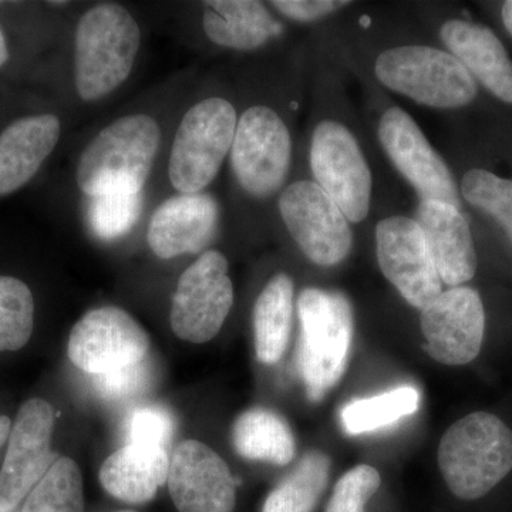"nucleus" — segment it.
Returning a JSON list of instances; mask_svg holds the SVG:
<instances>
[{"mask_svg": "<svg viewBox=\"0 0 512 512\" xmlns=\"http://www.w3.org/2000/svg\"><path fill=\"white\" fill-rule=\"evenodd\" d=\"M232 443L239 456L276 466L291 463L296 453L295 436L284 417L262 407L238 417L232 429Z\"/></svg>", "mask_w": 512, "mask_h": 512, "instance_id": "nucleus-24", "label": "nucleus"}, {"mask_svg": "<svg viewBox=\"0 0 512 512\" xmlns=\"http://www.w3.org/2000/svg\"><path fill=\"white\" fill-rule=\"evenodd\" d=\"M311 168L315 183L338 204L349 222L365 220L372 201V173L356 137L345 124L323 120L316 126Z\"/></svg>", "mask_w": 512, "mask_h": 512, "instance_id": "nucleus-8", "label": "nucleus"}, {"mask_svg": "<svg viewBox=\"0 0 512 512\" xmlns=\"http://www.w3.org/2000/svg\"><path fill=\"white\" fill-rule=\"evenodd\" d=\"M298 367L309 399L319 402L342 379L353 340V311L340 292L318 288L299 295Z\"/></svg>", "mask_w": 512, "mask_h": 512, "instance_id": "nucleus-4", "label": "nucleus"}, {"mask_svg": "<svg viewBox=\"0 0 512 512\" xmlns=\"http://www.w3.org/2000/svg\"><path fill=\"white\" fill-rule=\"evenodd\" d=\"M293 281L286 274L275 275L259 293L254 306L255 350L259 362L274 365L284 356L291 338Z\"/></svg>", "mask_w": 512, "mask_h": 512, "instance_id": "nucleus-23", "label": "nucleus"}, {"mask_svg": "<svg viewBox=\"0 0 512 512\" xmlns=\"http://www.w3.org/2000/svg\"><path fill=\"white\" fill-rule=\"evenodd\" d=\"M232 305L234 285L227 258L210 249L178 279L171 302V329L185 342H210L220 333Z\"/></svg>", "mask_w": 512, "mask_h": 512, "instance_id": "nucleus-9", "label": "nucleus"}, {"mask_svg": "<svg viewBox=\"0 0 512 512\" xmlns=\"http://www.w3.org/2000/svg\"><path fill=\"white\" fill-rule=\"evenodd\" d=\"M80 468L72 458L59 457L40 483L30 491L20 512H83Z\"/></svg>", "mask_w": 512, "mask_h": 512, "instance_id": "nucleus-27", "label": "nucleus"}, {"mask_svg": "<svg viewBox=\"0 0 512 512\" xmlns=\"http://www.w3.org/2000/svg\"><path fill=\"white\" fill-rule=\"evenodd\" d=\"M35 325V301L25 282L0 276V352L28 345Z\"/></svg>", "mask_w": 512, "mask_h": 512, "instance_id": "nucleus-28", "label": "nucleus"}, {"mask_svg": "<svg viewBox=\"0 0 512 512\" xmlns=\"http://www.w3.org/2000/svg\"><path fill=\"white\" fill-rule=\"evenodd\" d=\"M94 387L101 397L113 402L134 399L147 389L151 380V367L147 359L93 376Z\"/></svg>", "mask_w": 512, "mask_h": 512, "instance_id": "nucleus-33", "label": "nucleus"}, {"mask_svg": "<svg viewBox=\"0 0 512 512\" xmlns=\"http://www.w3.org/2000/svg\"><path fill=\"white\" fill-rule=\"evenodd\" d=\"M150 339L130 313L117 306L87 312L70 332L67 353L77 369L92 376L147 359Z\"/></svg>", "mask_w": 512, "mask_h": 512, "instance_id": "nucleus-12", "label": "nucleus"}, {"mask_svg": "<svg viewBox=\"0 0 512 512\" xmlns=\"http://www.w3.org/2000/svg\"><path fill=\"white\" fill-rule=\"evenodd\" d=\"M0 512H13V511H6V510H3V508H0Z\"/></svg>", "mask_w": 512, "mask_h": 512, "instance_id": "nucleus-38", "label": "nucleus"}, {"mask_svg": "<svg viewBox=\"0 0 512 512\" xmlns=\"http://www.w3.org/2000/svg\"><path fill=\"white\" fill-rule=\"evenodd\" d=\"M380 485L382 477L379 471L360 464L339 478L326 512H366L367 503L379 491Z\"/></svg>", "mask_w": 512, "mask_h": 512, "instance_id": "nucleus-31", "label": "nucleus"}, {"mask_svg": "<svg viewBox=\"0 0 512 512\" xmlns=\"http://www.w3.org/2000/svg\"><path fill=\"white\" fill-rule=\"evenodd\" d=\"M121 512H131V511H121Z\"/></svg>", "mask_w": 512, "mask_h": 512, "instance_id": "nucleus-39", "label": "nucleus"}, {"mask_svg": "<svg viewBox=\"0 0 512 512\" xmlns=\"http://www.w3.org/2000/svg\"><path fill=\"white\" fill-rule=\"evenodd\" d=\"M379 82L433 109H460L476 99L477 82L456 57L437 47H392L377 56Z\"/></svg>", "mask_w": 512, "mask_h": 512, "instance_id": "nucleus-5", "label": "nucleus"}, {"mask_svg": "<svg viewBox=\"0 0 512 512\" xmlns=\"http://www.w3.org/2000/svg\"><path fill=\"white\" fill-rule=\"evenodd\" d=\"M9 59L8 45H6L5 35H3L2 29H0V67L3 66Z\"/></svg>", "mask_w": 512, "mask_h": 512, "instance_id": "nucleus-37", "label": "nucleus"}, {"mask_svg": "<svg viewBox=\"0 0 512 512\" xmlns=\"http://www.w3.org/2000/svg\"><path fill=\"white\" fill-rule=\"evenodd\" d=\"M460 190L468 204L501 225L512 244V180L473 168L464 174Z\"/></svg>", "mask_w": 512, "mask_h": 512, "instance_id": "nucleus-29", "label": "nucleus"}, {"mask_svg": "<svg viewBox=\"0 0 512 512\" xmlns=\"http://www.w3.org/2000/svg\"><path fill=\"white\" fill-rule=\"evenodd\" d=\"M377 262L404 301L423 309L443 292V282L416 220L389 217L376 227Z\"/></svg>", "mask_w": 512, "mask_h": 512, "instance_id": "nucleus-13", "label": "nucleus"}, {"mask_svg": "<svg viewBox=\"0 0 512 512\" xmlns=\"http://www.w3.org/2000/svg\"><path fill=\"white\" fill-rule=\"evenodd\" d=\"M141 45L137 20L119 3L87 10L74 36V82L83 101L109 96L126 82Z\"/></svg>", "mask_w": 512, "mask_h": 512, "instance_id": "nucleus-1", "label": "nucleus"}, {"mask_svg": "<svg viewBox=\"0 0 512 512\" xmlns=\"http://www.w3.org/2000/svg\"><path fill=\"white\" fill-rule=\"evenodd\" d=\"M229 154L242 190L255 198L271 197L291 168V133L271 107H249L239 117Z\"/></svg>", "mask_w": 512, "mask_h": 512, "instance_id": "nucleus-7", "label": "nucleus"}, {"mask_svg": "<svg viewBox=\"0 0 512 512\" xmlns=\"http://www.w3.org/2000/svg\"><path fill=\"white\" fill-rule=\"evenodd\" d=\"M62 126L53 114L25 117L0 134V195L29 183L59 143Z\"/></svg>", "mask_w": 512, "mask_h": 512, "instance_id": "nucleus-20", "label": "nucleus"}, {"mask_svg": "<svg viewBox=\"0 0 512 512\" xmlns=\"http://www.w3.org/2000/svg\"><path fill=\"white\" fill-rule=\"evenodd\" d=\"M170 458L167 450L126 444L111 454L100 468L104 490L127 504H146L167 483Z\"/></svg>", "mask_w": 512, "mask_h": 512, "instance_id": "nucleus-21", "label": "nucleus"}, {"mask_svg": "<svg viewBox=\"0 0 512 512\" xmlns=\"http://www.w3.org/2000/svg\"><path fill=\"white\" fill-rule=\"evenodd\" d=\"M439 467L453 495L480 500L511 473L512 430L494 414H468L444 433Z\"/></svg>", "mask_w": 512, "mask_h": 512, "instance_id": "nucleus-3", "label": "nucleus"}, {"mask_svg": "<svg viewBox=\"0 0 512 512\" xmlns=\"http://www.w3.org/2000/svg\"><path fill=\"white\" fill-rule=\"evenodd\" d=\"M501 16H503V22L508 33L512 36V0H508L501 9Z\"/></svg>", "mask_w": 512, "mask_h": 512, "instance_id": "nucleus-36", "label": "nucleus"}, {"mask_svg": "<svg viewBox=\"0 0 512 512\" xmlns=\"http://www.w3.org/2000/svg\"><path fill=\"white\" fill-rule=\"evenodd\" d=\"M202 26L212 43L227 49H259L278 35L279 25L254 0H211L204 3Z\"/></svg>", "mask_w": 512, "mask_h": 512, "instance_id": "nucleus-22", "label": "nucleus"}, {"mask_svg": "<svg viewBox=\"0 0 512 512\" xmlns=\"http://www.w3.org/2000/svg\"><path fill=\"white\" fill-rule=\"evenodd\" d=\"M419 404L420 393L416 387H396L379 396L346 404L340 419L346 433L357 436V434L384 429L404 417L412 416L419 409Z\"/></svg>", "mask_w": 512, "mask_h": 512, "instance_id": "nucleus-26", "label": "nucleus"}, {"mask_svg": "<svg viewBox=\"0 0 512 512\" xmlns=\"http://www.w3.org/2000/svg\"><path fill=\"white\" fill-rule=\"evenodd\" d=\"M377 134L394 167L412 184L420 201L446 202L460 208L453 174L413 117L392 107L384 111Z\"/></svg>", "mask_w": 512, "mask_h": 512, "instance_id": "nucleus-14", "label": "nucleus"}, {"mask_svg": "<svg viewBox=\"0 0 512 512\" xmlns=\"http://www.w3.org/2000/svg\"><path fill=\"white\" fill-rule=\"evenodd\" d=\"M440 36L474 80L497 99L512 104V60L493 30L468 20L450 19L441 26Z\"/></svg>", "mask_w": 512, "mask_h": 512, "instance_id": "nucleus-19", "label": "nucleus"}, {"mask_svg": "<svg viewBox=\"0 0 512 512\" xmlns=\"http://www.w3.org/2000/svg\"><path fill=\"white\" fill-rule=\"evenodd\" d=\"M127 444L167 450L174 434V420L160 406H141L131 410L126 424Z\"/></svg>", "mask_w": 512, "mask_h": 512, "instance_id": "nucleus-32", "label": "nucleus"}, {"mask_svg": "<svg viewBox=\"0 0 512 512\" xmlns=\"http://www.w3.org/2000/svg\"><path fill=\"white\" fill-rule=\"evenodd\" d=\"M237 124L235 107L222 97L198 101L184 114L168 161V177L175 190L204 192L231 153Z\"/></svg>", "mask_w": 512, "mask_h": 512, "instance_id": "nucleus-6", "label": "nucleus"}, {"mask_svg": "<svg viewBox=\"0 0 512 512\" xmlns=\"http://www.w3.org/2000/svg\"><path fill=\"white\" fill-rule=\"evenodd\" d=\"M218 218L220 208L207 192L174 195L165 200L151 217L148 245L161 259L198 254L214 239Z\"/></svg>", "mask_w": 512, "mask_h": 512, "instance_id": "nucleus-17", "label": "nucleus"}, {"mask_svg": "<svg viewBox=\"0 0 512 512\" xmlns=\"http://www.w3.org/2000/svg\"><path fill=\"white\" fill-rule=\"evenodd\" d=\"M168 490L180 512H234L237 483L224 460L207 444L187 440L170 458Z\"/></svg>", "mask_w": 512, "mask_h": 512, "instance_id": "nucleus-16", "label": "nucleus"}, {"mask_svg": "<svg viewBox=\"0 0 512 512\" xmlns=\"http://www.w3.org/2000/svg\"><path fill=\"white\" fill-rule=\"evenodd\" d=\"M420 312L424 349L434 360L463 366L480 355L485 312L481 296L473 288L456 286L443 291Z\"/></svg>", "mask_w": 512, "mask_h": 512, "instance_id": "nucleus-15", "label": "nucleus"}, {"mask_svg": "<svg viewBox=\"0 0 512 512\" xmlns=\"http://www.w3.org/2000/svg\"><path fill=\"white\" fill-rule=\"evenodd\" d=\"M10 430H12V421L8 416H0V453L2 448L8 443Z\"/></svg>", "mask_w": 512, "mask_h": 512, "instance_id": "nucleus-35", "label": "nucleus"}, {"mask_svg": "<svg viewBox=\"0 0 512 512\" xmlns=\"http://www.w3.org/2000/svg\"><path fill=\"white\" fill-rule=\"evenodd\" d=\"M330 460L322 451L305 454L292 473L266 497L262 512H313L328 488Z\"/></svg>", "mask_w": 512, "mask_h": 512, "instance_id": "nucleus-25", "label": "nucleus"}, {"mask_svg": "<svg viewBox=\"0 0 512 512\" xmlns=\"http://www.w3.org/2000/svg\"><path fill=\"white\" fill-rule=\"evenodd\" d=\"M348 5L350 2H340V0H275L271 2L272 8L278 10L282 16L302 23L326 18L330 13Z\"/></svg>", "mask_w": 512, "mask_h": 512, "instance_id": "nucleus-34", "label": "nucleus"}, {"mask_svg": "<svg viewBox=\"0 0 512 512\" xmlns=\"http://www.w3.org/2000/svg\"><path fill=\"white\" fill-rule=\"evenodd\" d=\"M161 143L160 126L147 114L113 121L84 148L76 183L87 197L111 191H143Z\"/></svg>", "mask_w": 512, "mask_h": 512, "instance_id": "nucleus-2", "label": "nucleus"}, {"mask_svg": "<svg viewBox=\"0 0 512 512\" xmlns=\"http://www.w3.org/2000/svg\"><path fill=\"white\" fill-rule=\"evenodd\" d=\"M416 222L423 231L441 282L461 286L477 272V251L470 225L454 205L420 201Z\"/></svg>", "mask_w": 512, "mask_h": 512, "instance_id": "nucleus-18", "label": "nucleus"}, {"mask_svg": "<svg viewBox=\"0 0 512 512\" xmlns=\"http://www.w3.org/2000/svg\"><path fill=\"white\" fill-rule=\"evenodd\" d=\"M279 214L303 255L319 266H335L353 247L350 222L315 181L301 180L282 191Z\"/></svg>", "mask_w": 512, "mask_h": 512, "instance_id": "nucleus-10", "label": "nucleus"}, {"mask_svg": "<svg viewBox=\"0 0 512 512\" xmlns=\"http://www.w3.org/2000/svg\"><path fill=\"white\" fill-rule=\"evenodd\" d=\"M143 191H111L90 198L89 224L97 237L116 239L137 224Z\"/></svg>", "mask_w": 512, "mask_h": 512, "instance_id": "nucleus-30", "label": "nucleus"}, {"mask_svg": "<svg viewBox=\"0 0 512 512\" xmlns=\"http://www.w3.org/2000/svg\"><path fill=\"white\" fill-rule=\"evenodd\" d=\"M55 412L43 399L23 403L0 468V508L15 511L59 460L52 451Z\"/></svg>", "mask_w": 512, "mask_h": 512, "instance_id": "nucleus-11", "label": "nucleus"}]
</instances>
